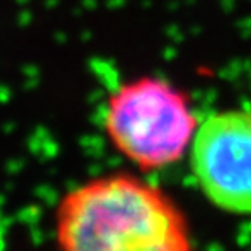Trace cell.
Wrapping results in <instances>:
<instances>
[{"mask_svg":"<svg viewBox=\"0 0 251 251\" xmlns=\"http://www.w3.org/2000/svg\"><path fill=\"white\" fill-rule=\"evenodd\" d=\"M58 251H194L176 202L129 173L89 180L56 208Z\"/></svg>","mask_w":251,"mask_h":251,"instance_id":"cell-1","label":"cell"},{"mask_svg":"<svg viewBox=\"0 0 251 251\" xmlns=\"http://www.w3.org/2000/svg\"><path fill=\"white\" fill-rule=\"evenodd\" d=\"M199 127L190 100L157 77L124 84L108 98L105 131L119 153L141 171L175 164Z\"/></svg>","mask_w":251,"mask_h":251,"instance_id":"cell-2","label":"cell"},{"mask_svg":"<svg viewBox=\"0 0 251 251\" xmlns=\"http://www.w3.org/2000/svg\"><path fill=\"white\" fill-rule=\"evenodd\" d=\"M190 164L216 208L251 215V112L227 110L206 119L194 134Z\"/></svg>","mask_w":251,"mask_h":251,"instance_id":"cell-3","label":"cell"}]
</instances>
